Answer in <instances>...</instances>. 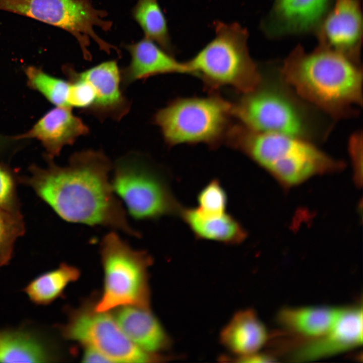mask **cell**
<instances>
[{
	"mask_svg": "<svg viewBox=\"0 0 363 363\" xmlns=\"http://www.w3.org/2000/svg\"><path fill=\"white\" fill-rule=\"evenodd\" d=\"M131 59L121 72L122 88L136 81L161 74H189L185 63L177 61L154 41L145 37L133 44L125 45Z\"/></svg>",
	"mask_w": 363,
	"mask_h": 363,
	"instance_id": "obj_16",
	"label": "cell"
},
{
	"mask_svg": "<svg viewBox=\"0 0 363 363\" xmlns=\"http://www.w3.org/2000/svg\"><path fill=\"white\" fill-rule=\"evenodd\" d=\"M179 216L198 239L235 245L247 237V232L241 223L227 212L219 216H206L196 208L183 207Z\"/></svg>",
	"mask_w": 363,
	"mask_h": 363,
	"instance_id": "obj_19",
	"label": "cell"
},
{
	"mask_svg": "<svg viewBox=\"0 0 363 363\" xmlns=\"http://www.w3.org/2000/svg\"><path fill=\"white\" fill-rule=\"evenodd\" d=\"M348 150L354 166L357 182H361L362 164V133L361 131L352 134L348 141Z\"/></svg>",
	"mask_w": 363,
	"mask_h": 363,
	"instance_id": "obj_28",
	"label": "cell"
},
{
	"mask_svg": "<svg viewBox=\"0 0 363 363\" xmlns=\"http://www.w3.org/2000/svg\"><path fill=\"white\" fill-rule=\"evenodd\" d=\"M25 224L20 210L0 208V267L12 258L15 243L24 234Z\"/></svg>",
	"mask_w": 363,
	"mask_h": 363,
	"instance_id": "obj_25",
	"label": "cell"
},
{
	"mask_svg": "<svg viewBox=\"0 0 363 363\" xmlns=\"http://www.w3.org/2000/svg\"><path fill=\"white\" fill-rule=\"evenodd\" d=\"M280 72L301 98L333 120L358 115L363 101L362 71L345 55L331 50L297 51Z\"/></svg>",
	"mask_w": 363,
	"mask_h": 363,
	"instance_id": "obj_2",
	"label": "cell"
},
{
	"mask_svg": "<svg viewBox=\"0 0 363 363\" xmlns=\"http://www.w3.org/2000/svg\"><path fill=\"white\" fill-rule=\"evenodd\" d=\"M77 74L86 81L95 94L89 114L103 121H119L129 112L131 103L122 91L121 72L116 60L102 63Z\"/></svg>",
	"mask_w": 363,
	"mask_h": 363,
	"instance_id": "obj_13",
	"label": "cell"
},
{
	"mask_svg": "<svg viewBox=\"0 0 363 363\" xmlns=\"http://www.w3.org/2000/svg\"><path fill=\"white\" fill-rule=\"evenodd\" d=\"M133 16L143 29L145 38L171 53L172 46L166 21L157 0H138Z\"/></svg>",
	"mask_w": 363,
	"mask_h": 363,
	"instance_id": "obj_23",
	"label": "cell"
},
{
	"mask_svg": "<svg viewBox=\"0 0 363 363\" xmlns=\"http://www.w3.org/2000/svg\"><path fill=\"white\" fill-rule=\"evenodd\" d=\"M328 0H277L276 14L286 28L302 30L315 24L323 15Z\"/></svg>",
	"mask_w": 363,
	"mask_h": 363,
	"instance_id": "obj_22",
	"label": "cell"
},
{
	"mask_svg": "<svg viewBox=\"0 0 363 363\" xmlns=\"http://www.w3.org/2000/svg\"><path fill=\"white\" fill-rule=\"evenodd\" d=\"M24 71L29 87L41 93L56 106L70 107V84L68 80L54 77L32 66L25 68Z\"/></svg>",
	"mask_w": 363,
	"mask_h": 363,
	"instance_id": "obj_24",
	"label": "cell"
},
{
	"mask_svg": "<svg viewBox=\"0 0 363 363\" xmlns=\"http://www.w3.org/2000/svg\"><path fill=\"white\" fill-rule=\"evenodd\" d=\"M361 17L355 0H336L325 21L324 32L328 41L342 54L353 48L359 40ZM344 55V54H343Z\"/></svg>",
	"mask_w": 363,
	"mask_h": 363,
	"instance_id": "obj_20",
	"label": "cell"
},
{
	"mask_svg": "<svg viewBox=\"0 0 363 363\" xmlns=\"http://www.w3.org/2000/svg\"><path fill=\"white\" fill-rule=\"evenodd\" d=\"M0 10L24 16L65 30L78 41L82 52H86L93 39H102L95 27L105 30L108 21L106 12L95 9L90 0H0Z\"/></svg>",
	"mask_w": 363,
	"mask_h": 363,
	"instance_id": "obj_10",
	"label": "cell"
},
{
	"mask_svg": "<svg viewBox=\"0 0 363 363\" xmlns=\"http://www.w3.org/2000/svg\"><path fill=\"white\" fill-rule=\"evenodd\" d=\"M80 270L65 263L31 280L23 289L29 299L38 306H47L60 297L66 288L80 277Z\"/></svg>",
	"mask_w": 363,
	"mask_h": 363,
	"instance_id": "obj_21",
	"label": "cell"
},
{
	"mask_svg": "<svg viewBox=\"0 0 363 363\" xmlns=\"http://www.w3.org/2000/svg\"><path fill=\"white\" fill-rule=\"evenodd\" d=\"M82 360L85 362H110L100 352L89 347H84Z\"/></svg>",
	"mask_w": 363,
	"mask_h": 363,
	"instance_id": "obj_29",
	"label": "cell"
},
{
	"mask_svg": "<svg viewBox=\"0 0 363 363\" xmlns=\"http://www.w3.org/2000/svg\"><path fill=\"white\" fill-rule=\"evenodd\" d=\"M5 141L3 138L0 136V151L3 148V146L5 144Z\"/></svg>",
	"mask_w": 363,
	"mask_h": 363,
	"instance_id": "obj_30",
	"label": "cell"
},
{
	"mask_svg": "<svg viewBox=\"0 0 363 363\" xmlns=\"http://www.w3.org/2000/svg\"><path fill=\"white\" fill-rule=\"evenodd\" d=\"M45 158L46 167L31 165L29 175L19 177V182L31 187L60 218L141 237L112 189L109 174L113 163L102 150L76 152L64 166Z\"/></svg>",
	"mask_w": 363,
	"mask_h": 363,
	"instance_id": "obj_1",
	"label": "cell"
},
{
	"mask_svg": "<svg viewBox=\"0 0 363 363\" xmlns=\"http://www.w3.org/2000/svg\"><path fill=\"white\" fill-rule=\"evenodd\" d=\"M19 177L8 165L0 162V208L20 210L17 194Z\"/></svg>",
	"mask_w": 363,
	"mask_h": 363,
	"instance_id": "obj_27",
	"label": "cell"
},
{
	"mask_svg": "<svg viewBox=\"0 0 363 363\" xmlns=\"http://www.w3.org/2000/svg\"><path fill=\"white\" fill-rule=\"evenodd\" d=\"M226 141L286 186L298 185L316 174L342 166L341 162L324 153L314 143L254 131L241 124L231 126Z\"/></svg>",
	"mask_w": 363,
	"mask_h": 363,
	"instance_id": "obj_4",
	"label": "cell"
},
{
	"mask_svg": "<svg viewBox=\"0 0 363 363\" xmlns=\"http://www.w3.org/2000/svg\"><path fill=\"white\" fill-rule=\"evenodd\" d=\"M362 343V307L344 308L333 327L324 335L304 342L292 355L297 361L331 356L359 346Z\"/></svg>",
	"mask_w": 363,
	"mask_h": 363,
	"instance_id": "obj_11",
	"label": "cell"
},
{
	"mask_svg": "<svg viewBox=\"0 0 363 363\" xmlns=\"http://www.w3.org/2000/svg\"><path fill=\"white\" fill-rule=\"evenodd\" d=\"M66 311L67 321L57 327L60 335L99 351L110 362H156L171 359L166 354H152L139 348L123 333L112 315L95 309L94 301H86Z\"/></svg>",
	"mask_w": 363,
	"mask_h": 363,
	"instance_id": "obj_9",
	"label": "cell"
},
{
	"mask_svg": "<svg viewBox=\"0 0 363 363\" xmlns=\"http://www.w3.org/2000/svg\"><path fill=\"white\" fill-rule=\"evenodd\" d=\"M82 119L76 116L72 108L56 106L47 111L27 132L13 137L15 140L35 139L46 151L45 156L53 158L63 148L72 145L80 137L89 133Z\"/></svg>",
	"mask_w": 363,
	"mask_h": 363,
	"instance_id": "obj_14",
	"label": "cell"
},
{
	"mask_svg": "<svg viewBox=\"0 0 363 363\" xmlns=\"http://www.w3.org/2000/svg\"><path fill=\"white\" fill-rule=\"evenodd\" d=\"M232 104L217 95L177 98L154 114L166 143L217 146L231 127Z\"/></svg>",
	"mask_w": 363,
	"mask_h": 363,
	"instance_id": "obj_8",
	"label": "cell"
},
{
	"mask_svg": "<svg viewBox=\"0 0 363 363\" xmlns=\"http://www.w3.org/2000/svg\"><path fill=\"white\" fill-rule=\"evenodd\" d=\"M344 309L326 306L286 308L279 312L277 319L287 332L304 342L328 332Z\"/></svg>",
	"mask_w": 363,
	"mask_h": 363,
	"instance_id": "obj_18",
	"label": "cell"
},
{
	"mask_svg": "<svg viewBox=\"0 0 363 363\" xmlns=\"http://www.w3.org/2000/svg\"><path fill=\"white\" fill-rule=\"evenodd\" d=\"M60 358L54 339L32 323L0 329V362H52Z\"/></svg>",
	"mask_w": 363,
	"mask_h": 363,
	"instance_id": "obj_12",
	"label": "cell"
},
{
	"mask_svg": "<svg viewBox=\"0 0 363 363\" xmlns=\"http://www.w3.org/2000/svg\"><path fill=\"white\" fill-rule=\"evenodd\" d=\"M198 207L202 215L219 216L226 212L228 197L226 192L217 178H213L206 185L197 196Z\"/></svg>",
	"mask_w": 363,
	"mask_h": 363,
	"instance_id": "obj_26",
	"label": "cell"
},
{
	"mask_svg": "<svg viewBox=\"0 0 363 363\" xmlns=\"http://www.w3.org/2000/svg\"><path fill=\"white\" fill-rule=\"evenodd\" d=\"M100 255L103 287L95 309L109 312L126 306L150 308L148 270L153 263L151 256L134 249L114 231L102 239Z\"/></svg>",
	"mask_w": 363,
	"mask_h": 363,
	"instance_id": "obj_6",
	"label": "cell"
},
{
	"mask_svg": "<svg viewBox=\"0 0 363 363\" xmlns=\"http://www.w3.org/2000/svg\"><path fill=\"white\" fill-rule=\"evenodd\" d=\"M214 38L185 62L188 73L214 89L229 87L244 94L260 83L262 73L247 47L248 32L236 23H214Z\"/></svg>",
	"mask_w": 363,
	"mask_h": 363,
	"instance_id": "obj_5",
	"label": "cell"
},
{
	"mask_svg": "<svg viewBox=\"0 0 363 363\" xmlns=\"http://www.w3.org/2000/svg\"><path fill=\"white\" fill-rule=\"evenodd\" d=\"M112 189L137 220L179 216L182 206L174 197L161 168L145 155L127 153L112 164Z\"/></svg>",
	"mask_w": 363,
	"mask_h": 363,
	"instance_id": "obj_7",
	"label": "cell"
},
{
	"mask_svg": "<svg viewBox=\"0 0 363 363\" xmlns=\"http://www.w3.org/2000/svg\"><path fill=\"white\" fill-rule=\"evenodd\" d=\"M112 315L125 335L144 351L163 355L172 341L150 308L126 306L114 310Z\"/></svg>",
	"mask_w": 363,
	"mask_h": 363,
	"instance_id": "obj_15",
	"label": "cell"
},
{
	"mask_svg": "<svg viewBox=\"0 0 363 363\" xmlns=\"http://www.w3.org/2000/svg\"><path fill=\"white\" fill-rule=\"evenodd\" d=\"M269 335L265 325L254 310L238 311L222 329L219 340L232 356H241L259 351Z\"/></svg>",
	"mask_w": 363,
	"mask_h": 363,
	"instance_id": "obj_17",
	"label": "cell"
},
{
	"mask_svg": "<svg viewBox=\"0 0 363 363\" xmlns=\"http://www.w3.org/2000/svg\"><path fill=\"white\" fill-rule=\"evenodd\" d=\"M233 116L254 131L285 135L314 143L323 141L333 127L329 116L301 98L279 71L264 74L252 91L233 104Z\"/></svg>",
	"mask_w": 363,
	"mask_h": 363,
	"instance_id": "obj_3",
	"label": "cell"
}]
</instances>
